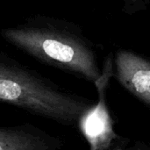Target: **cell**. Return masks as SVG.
Segmentation results:
<instances>
[{"label": "cell", "instance_id": "cell-6", "mask_svg": "<svg viewBox=\"0 0 150 150\" xmlns=\"http://www.w3.org/2000/svg\"><path fill=\"white\" fill-rule=\"evenodd\" d=\"M111 150H150L149 146L141 141L130 143V140L122 137Z\"/></svg>", "mask_w": 150, "mask_h": 150}, {"label": "cell", "instance_id": "cell-2", "mask_svg": "<svg viewBox=\"0 0 150 150\" xmlns=\"http://www.w3.org/2000/svg\"><path fill=\"white\" fill-rule=\"evenodd\" d=\"M11 44L43 63L70 72L88 82L100 77L96 52L78 31L51 19L32 20L3 31Z\"/></svg>", "mask_w": 150, "mask_h": 150}, {"label": "cell", "instance_id": "cell-7", "mask_svg": "<svg viewBox=\"0 0 150 150\" xmlns=\"http://www.w3.org/2000/svg\"><path fill=\"white\" fill-rule=\"evenodd\" d=\"M126 6L128 9L136 11L137 9H142V6L145 5V3H148L149 0H124Z\"/></svg>", "mask_w": 150, "mask_h": 150}, {"label": "cell", "instance_id": "cell-3", "mask_svg": "<svg viewBox=\"0 0 150 150\" xmlns=\"http://www.w3.org/2000/svg\"><path fill=\"white\" fill-rule=\"evenodd\" d=\"M113 62L109 56L101 69L100 77L94 83L98 101L80 116L76 123L90 150H111L122 138L115 130V121L106 101V93L113 76Z\"/></svg>", "mask_w": 150, "mask_h": 150}, {"label": "cell", "instance_id": "cell-5", "mask_svg": "<svg viewBox=\"0 0 150 150\" xmlns=\"http://www.w3.org/2000/svg\"><path fill=\"white\" fill-rule=\"evenodd\" d=\"M63 145L61 138L30 123L0 127V150H61Z\"/></svg>", "mask_w": 150, "mask_h": 150}, {"label": "cell", "instance_id": "cell-4", "mask_svg": "<svg viewBox=\"0 0 150 150\" xmlns=\"http://www.w3.org/2000/svg\"><path fill=\"white\" fill-rule=\"evenodd\" d=\"M113 76L132 96L150 106V62L131 51L120 50L114 61Z\"/></svg>", "mask_w": 150, "mask_h": 150}, {"label": "cell", "instance_id": "cell-1", "mask_svg": "<svg viewBox=\"0 0 150 150\" xmlns=\"http://www.w3.org/2000/svg\"><path fill=\"white\" fill-rule=\"evenodd\" d=\"M0 103L65 127H76L80 116L93 104L1 52Z\"/></svg>", "mask_w": 150, "mask_h": 150}]
</instances>
